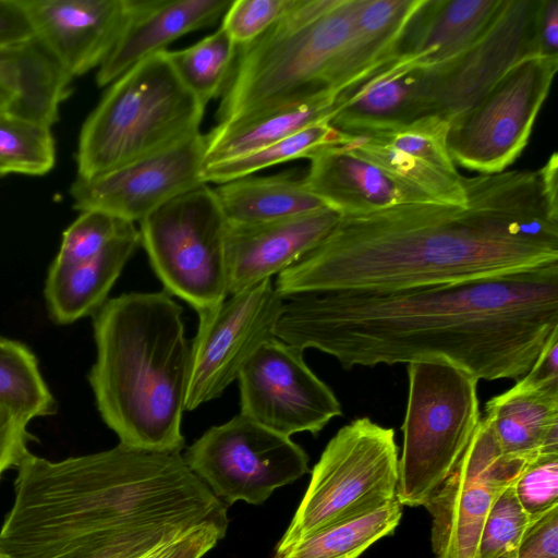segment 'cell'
Returning <instances> with one entry per match:
<instances>
[{
	"instance_id": "1",
	"label": "cell",
	"mask_w": 558,
	"mask_h": 558,
	"mask_svg": "<svg viewBox=\"0 0 558 558\" xmlns=\"http://www.w3.org/2000/svg\"><path fill=\"white\" fill-rule=\"evenodd\" d=\"M558 156L542 168L462 177L465 205L405 203L343 215L277 276L283 298L389 292L558 264Z\"/></svg>"
},
{
	"instance_id": "2",
	"label": "cell",
	"mask_w": 558,
	"mask_h": 558,
	"mask_svg": "<svg viewBox=\"0 0 558 558\" xmlns=\"http://www.w3.org/2000/svg\"><path fill=\"white\" fill-rule=\"evenodd\" d=\"M558 329V264L389 292L289 298L275 337L344 369L442 359L477 380L520 379Z\"/></svg>"
},
{
	"instance_id": "3",
	"label": "cell",
	"mask_w": 558,
	"mask_h": 558,
	"mask_svg": "<svg viewBox=\"0 0 558 558\" xmlns=\"http://www.w3.org/2000/svg\"><path fill=\"white\" fill-rule=\"evenodd\" d=\"M16 471L0 529L7 558H51L97 534L144 524L194 520L228 527L226 505L179 451L119 444L59 461L31 452Z\"/></svg>"
},
{
	"instance_id": "4",
	"label": "cell",
	"mask_w": 558,
	"mask_h": 558,
	"mask_svg": "<svg viewBox=\"0 0 558 558\" xmlns=\"http://www.w3.org/2000/svg\"><path fill=\"white\" fill-rule=\"evenodd\" d=\"M182 313L163 290L123 293L93 315L96 359L88 383L119 444L149 451L184 448L191 341Z\"/></svg>"
},
{
	"instance_id": "5",
	"label": "cell",
	"mask_w": 558,
	"mask_h": 558,
	"mask_svg": "<svg viewBox=\"0 0 558 558\" xmlns=\"http://www.w3.org/2000/svg\"><path fill=\"white\" fill-rule=\"evenodd\" d=\"M357 5L359 0H294L262 36L239 47L217 123L333 97L328 72Z\"/></svg>"
},
{
	"instance_id": "6",
	"label": "cell",
	"mask_w": 558,
	"mask_h": 558,
	"mask_svg": "<svg viewBox=\"0 0 558 558\" xmlns=\"http://www.w3.org/2000/svg\"><path fill=\"white\" fill-rule=\"evenodd\" d=\"M205 108L167 50L142 60L111 83L84 122L77 178L93 179L194 136Z\"/></svg>"
},
{
	"instance_id": "7",
	"label": "cell",
	"mask_w": 558,
	"mask_h": 558,
	"mask_svg": "<svg viewBox=\"0 0 558 558\" xmlns=\"http://www.w3.org/2000/svg\"><path fill=\"white\" fill-rule=\"evenodd\" d=\"M408 378L396 497L417 507L451 474L476 432L478 380L442 359L408 364Z\"/></svg>"
},
{
	"instance_id": "8",
	"label": "cell",
	"mask_w": 558,
	"mask_h": 558,
	"mask_svg": "<svg viewBox=\"0 0 558 558\" xmlns=\"http://www.w3.org/2000/svg\"><path fill=\"white\" fill-rule=\"evenodd\" d=\"M398 483L399 449L393 428L366 416L354 418L326 445L276 547L391 502L397 498Z\"/></svg>"
},
{
	"instance_id": "9",
	"label": "cell",
	"mask_w": 558,
	"mask_h": 558,
	"mask_svg": "<svg viewBox=\"0 0 558 558\" xmlns=\"http://www.w3.org/2000/svg\"><path fill=\"white\" fill-rule=\"evenodd\" d=\"M138 231L165 291L189 303L198 316L229 296L227 220L207 184L150 213Z\"/></svg>"
},
{
	"instance_id": "10",
	"label": "cell",
	"mask_w": 558,
	"mask_h": 558,
	"mask_svg": "<svg viewBox=\"0 0 558 558\" xmlns=\"http://www.w3.org/2000/svg\"><path fill=\"white\" fill-rule=\"evenodd\" d=\"M557 69L558 56L524 58L453 117L446 140L453 163L482 174L506 171L529 143Z\"/></svg>"
},
{
	"instance_id": "11",
	"label": "cell",
	"mask_w": 558,
	"mask_h": 558,
	"mask_svg": "<svg viewBox=\"0 0 558 558\" xmlns=\"http://www.w3.org/2000/svg\"><path fill=\"white\" fill-rule=\"evenodd\" d=\"M183 459L225 505L242 500L259 506L275 489L308 472L302 447L241 413L207 429Z\"/></svg>"
},
{
	"instance_id": "12",
	"label": "cell",
	"mask_w": 558,
	"mask_h": 558,
	"mask_svg": "<svg viewBox=\"0 0 558 558\" xmlns=\"http://www.w3.org/2000/svg\"><path fill=\"white\" fill-rule=\"evenodd\" d=\"M284 299L266 279L198 316L191 341L185 411L219 398L257 348L275 338Z\"/></svg>"
},
{
	"instance_id": "13",
	"label": "cell",
	"mask_w": 558,
	"mask_h": 558,
	"mask_svg": "<svg viewBox=\"0 0 558 558\" xmlns=\"http://www.w3.org/2000/svg\"><path fill=\"white\" fill-rule=\"evenodd\" d=\"M303 352L276 337L262 343L236 379L240 413L288 437L316 436L341 416L338 398L307 366Z\"/></svg>"
},
{
	"instance_id": "14",
	"label": "cell",
	"mask_w": 558,
	"mask_h": 558,
	"mask_svg": "<svg viewBox=\"0 0 558 558\" xmlns=\"http://www.w3.org/2000/svg\"><path fill=\"white\" fill-rule=\"evenodd\" d=\"M529 463L502 454L486 421L451 474L423 505L432 517L434 558H475L485 519Z\"/></svg>"
},
{
	"instance_id": "15",
	"label": "cell",
	"mask_w": 558,
	"mask_h": 558,
	"mask_svg": "<svg viewBox=\"0 0 558 558\" xmlns=\"http://www.w3.org/2000/svg\"><path fill=\"white\" fill-rule=\"evenodd\" d=\"M538 2L501 0L489 23L468 48L425 69L427 116L449 122L475 105L515 63L539 54L535 34Z\"/></svg>"
},
{
	"instance_id": "16",
	"label": "cell",
	"mask_w": 558,
	"mask_h": 558,
	"mask_svg": "<svg viewBox=\"0 0 558 558\" xmlns=\"http://www.w3.org/2000/svg\"><path fill=\"white\" fill-rule=\"evenodd\" d=\"M205 138L194 136L148 157L93 179L72 183L69 194L77 210H98L133 222L206 183Z\"/></svg>"
},
{
	"instance_id": "17",
	"label": "cell",
	"mask_w": 558,
	"mask_h": 558,
	"mask_svg": "<svg viewBox=\"0 0 558 558\" xmlns=\"http://www.w3.org/2000/svg\"><path fill=\"white\" fill-rule=\"evenodd\" d=\"M37 37L73 78L105 61L125 23L129 0H22Z\"/></svg>"
},
{
	"instance_id": "18",
	"label": "cell",
	"mask_w": 558,
	"mask_h": 558,
	"mask_svg": "<svg viewBox=\"0 0 558 558\" xmlns=\"http://www.w3.org/2000/svg\"><path fill=\"white\" fill-rule=\"evenodd\" d=\"M329 207L254 225L227 222L226 263L229 295L279 275L315 247L337 225Z\"/></svg>"
},
{
	"instance_id": "19",
	"label": "cell",
	"mask_w": 558,
	"mask_h": 558,
	"mask_svg": "<svg viewBox=\"0 0 558 558\" xmlns=\"http://www.w3.org/2000/svg\"><path fill=\"white\" fill-rule=\"evenodd\" d=\"M426 71L393 56L341 90L329 123L349 135L395 130L427 116Z\"/></svg>"
},
{
	"instance_id": "20",
	"label": "cell",
	"mask_w": 558,
	"mask_h": 558,
	"mask_svg": "<svg viewBox=\"0 0 558 558\" xmlns=\"http://www.w3.org/2000/svg\"><path fill=\"white\" fill-rule=\"evenodd\" d=\"M232 0H129V12L113 48L98 68L99 87L111 84L142 60L167 50L178 38L209 27Z\"/></svg>"
},
{
	"instance_id": "21",
	"label": "cell",
	"mask_w": 558,
	"mask_h": 558,
	"mask_svg": "<svg viewBox=\"0 0 558 558\" xmlns=\"http://www.w3.org/2000/svg\"><path fill=\"white\" fill-rule=\"evenodd\" d=\"M308 159L305 185L341 216L368 214L398 204L437 202L340 144L324 147Z\"/></svg>"
},
{
	"instance_id": "22",
	"label": "cell",
	"mask_w": 558,
	"mask_h": 558,
	"mask_svg": "<svg viewBox=\"0 0 558 558\" xmlns=\"http://www.w3.org/2000/svg\"><path fill=\"white\" fill-rule=\"evenodd\" d=\"M501 0H422L398 40L395 56L421 68L441 64L483 32Z\"/></svg>"
},
{
	"instance_id": "23",
	"label": "cell",
	"mask_w": 558,
	"mask_h": 558,
	"mask_svg": "<svg viewBox=\"0 0 558 558\" xmlns=\"http://www.w3.org/2000/svg\"><path fill=\"white\" fill-rule=\"evenodd\" d=\"M141 244L135 223H129L99 254L75 265L51 264L44 295L57 324L66 325L94 315L129 259Z\"/></svg>"
},
{
	"instance_id": "24",
	"label": "cell",
	"mask_w": 558,
	"mask_h": 558,
	"mask_svg": "<svg viewBox=\"0 0 558 558\" xmlns=\"http://www.w3.org/2000/svg\"><path fill=\"white\" fill-rule=\"evenodd\" d=\"M422 0H359L345 40L327 76L336 97L365 73L395 56L398 40Z\"/></svg>"
},
{
	"instance_id": "25",
	"label": "cell",
	"mask_w": 558,
	"mask_h": 558,
	"mask_svg": "<svg viewBox=\"0 0 558 558\" xmlns=\"http://www.w3.org/2000/svg\"><path fill=\"white\" fill-rule=\"evenodd\" d=\"M484 411L504 456L531 463L558 453V391L514 385L489 399Z\"/></svg>"
},
{
	"instance_id": "26",
	"label": "cell",
	"mask_w": 558,
	"mask_h": 558,
	"mask_svg": "<svg viewBox=\"0 0 558 558\" xmlns=\"http://www.w3.org/2000/svg\"><path fill=\"white\" fill-rule=\"evenodd\" d=\"M228 223L254 225L291 218L328 207L294 171L246 175L213 189Z\"/></svg>"
},
{
	"instance_id": "27",
	"label": "cell",
	"mask_w": 558,
	"mask_h": 558,
	"mask_svg": "<svg viewBox=\"0 0 558 558\" xmlns=\"http://www.w3.org/2000/svg\"><path fill=\"white\" fill-rule=\"evenodd\" d=\"M335 97H323L232 122L217 123L205 138V166L266 147L312 124L330 121Z\"/></svg>"
},
{
	"instance_id": "28",
	"label": "cell",
	"mask_w": 558,
	"mask_h": 558,
	"mask_svg": "<svg viewBox=\"0 0 558 558\" xmlns=\"http://www.w3.org/2000/svg\"><path fill=\"white\" fill-rule=\"evenodd\" d=\"M402 507L396 498L363 515L327 525L276 547L274 558H359L374 543L393 533L402 518Z\"/></svg>"
},
{
	"instance_id": "29",
	"label": "cell",
	"mask_w": 558,
	"mask_h": 558,
	"mask_svg": "<svg viewBox=\"0 0 558 558\" xmlns=\"http://www.w3.org/2000/svg\"><path fill=\"white\" fill-rule=\"evenodd\" d=\"M340 145L381 168L393 178L420 189L437 202L453 205L466 204V194L459 173L438 169L371 135L348 134L345 142Z\"/></svg>"
},
{
	"instance_id": "30",
	"label": "cell",
	"mask_w": 558,
	"mask_h": 558,
	"mask_svg": "<svg viewBox=\"0 0 558 558\" xmlns=\"http://www.w3.org/2000/svg\"><path fill=\"white\" fill-rule=\"evenodd\" d=\"M347 137L348 134L335 129L329 121H322L258 150L208 163L204 167L203 180L206 184H222L279 163L308 159L324 147L342 144Z\"/></svg>"
},
{
	"instance_id": "31",
	"label": "cell",
	"mask_w": 558,
	"mask_h": 558,
	"mask_svg": "<svg viewBox=\"0 0 558 558\" xmlns=\"http://www.w3.org/2000/svg\"><path fill=\"white\" fill-rule=\"evenodd\" d=\"M239 47L220 26L190 47L167 50L184 84L206 106L222 96L232 75Z\"/></svg>"
},
{
	"instance_id": "32",
	"label": "cell",
	"mask_w": 558,
	"mask_h": 558,
	"mask_svg": "<svg viewBox=\"0 0 558 558\" xmlns=\"http://www.w3.org/2000/svg\"><path fill=\"white\" fill-rule=\"evenodd\" d=\"M0 403L27 421L51 415L56 401L35 354L22 342L0 337Z\"/></svg>"
},
{
	"instance_id": "33",
	"label": "cell",
	"mask_w": 558,
	"mask_h": 558,
	"mask_svg": "<svg viewBox=\"0 0 558 558\" xmlns=\"http://www.w3.org/2000/svg\"><path fill=\"white\" fill-rule=\"evenodd\" d=\"M202 524L209 523L186 520L113 530L80 542L51 558H143Z\"/></svg>"
},
{
	"instance_id": "34",
	"label": "cell",
	"mask_w": 558,
	"mask_h": 558,
	"mask_svg": "<svg viewBox=\"0 0 558 558\" xmlns=\"http://www.w3.org/2000/svg\"><path fill=\"white\" fill-rule=\"evenodd\" d=\"M54 162L50 125L12 112L0 113V175H43Z\"/></svg>"
},
{
	"instance_id": "35",
	"label": "cell",
	"mask_w": 558,
	"mask_h": 558,
	"mask_svg": "<svg viewBox=\"0 0 558 558\" xmlns=\"http://www.w3.org/2000/svg\"><path fill=\"white\" fill-rule=\"evenodd\" d=\"M530 518L520 505L513 485L493 504L483 524L475 558H518Z\"/></svg>"
},
{
	"instance_id": "36",
	"label": "cell",
	"mask_w": 558,
	"mask_h": 558,
	"mask_svg": "<svg viewBox=\"0 0 558 558\" xmlns=\"http://www.w3.org/2000/svg\"><path fill=\"white\" fill-rule=\"evenodd\" d=\"M449 122L438 116H424L395 130L368 134L376 140L427 163L458 173L447 149Z\"/></svg>"
},
{
	"instance_id": "37",
	"label": "cell",
	"mask_w": 558,
	"mask_h": 558,
	"mask_svg": "<svg viewBox=\"0 0 558 558\" xmlns=\"http://www.w3.org/2000/svg\"><path fill=\"white\" fill-rule=\"evenodd\" d=\"M129 222L98 210L82 211L63 232L56 265H75L99 254Z\"/></svg>"
},
{
	"instance_id": "38",
	"label": "cell",
	"mask_w": 558,
	"mask_h": 558,
	"mask_svg": "<svg viewBox=\"0 0 558 558\" xmlns=\"http://www.w3.org/2000/svg\"><path fill=\"white\" fill-rule=\"evenodd\" d=\"M294 0H232L221 27L238 47H243L270 28Z\"/></svg>"
},
{
	"instance_id": "39",
	"label": "cell",
	"mask_w": 558,
	"mask_h": 558,
	"mask_svg": "<svg viewBox=\"0 0 558 558\" xmlns=\"http://www.w3.org/2000/svg\"><path fill=\"white\" fill-rule=\"evenodd\" d=\"M513 488L530 519L558 506V453L543 454L529 463Z\"/></svg>"
},
{
	"instance_id": "40",
	"label": "cell",
	"mask_w": 558,
	"mask_h": 558,
	"mask_svg": "<svg viewBox=\"0 0 558 558\" xmlns=\"http://www.w3.org/2000/svg\"><path fill=\"white\" fill-rule=\"evenodd\" d=\"M29 421L0 403V480L9 469H16L31 453L36 438L28 430Z\"/></svg>"
},
{
	"instance_id": "41",
	"label": "cell",
	"mask_w": 558,
	"mask_h": 558,
	"mask_svg": "<svg viewBox=\"0 0 558 558\" xmlns=\"http://www.w3.org/2000/svg\"><path fill=\"white\" fill-rule=\"evenodd\" d=\"M518 558H558V506L530 519Z\"/></svg>"
},
{
	"instance_id": "42",
	"label": "cell",
	"mask_w": 558,
	"mask_h": 558,
	"mask_svg": "<svg viewBox=\"0 0 558 558\" xmlns=\"http://www.w3.org/2000/svg\"><path fill=\"white\" fill-rule=\"evenodd\" d=\"M37 37L22 0H0V54Z\"/></svg>"
},
{
	"instance_id": "43",
	"label": "cell",
	"mask_w": 558,
	"mask_h": 558,
	"mask_svg": "<svg viewBox=\"0 0 558 558\" xmlns=\"http://www.w3.org/2000/svg\"><path fill=\"white\" fill-rule=\"evenodd\" d=\"M515 385L527 390L558 391V329L550 335L530 371Z\"/></svg>"
},
{
	"instance_id": "44",
	"label": "cell",
	"mask_w": 558,
	"mask_h": 558,
	"mask_svg": "<svg viewBox=\"0 0 558 558\" xmlns=\"http://www.w3.org/2000/svg\"><path fill=\"white\" fill-rule=\"evenodd\" d=\"M227 530L215 524H202L172 543L161 558H202L226 535Z\"/></svg>"
},
{
	"instance_id": "45",
	"label": "cell",
	"mask_w": 558,
	"mask_h": 558,
	"mask_svg": "<svg viewBox=\"0 0 558 558\" xmlns=\"http://www.w3.org/2000/svg\"><path fill=\"white\" fill-rule=\"evenodd\" d=\"M535 34L541 56H558V0H539Z\"/></svg>"
},
{
	"instance_id": "46",
	"label": "cell",
	"mask_w": 558,
	"mask_h": 558,
	"mask_svg": "<svg viewBox=\"0 0 558 558\" xmlns=\"http://www.w3.org/2000/svg\"><path fill=\"white\" fill-rule=\"evenodd\" d=\"M170 545L165 546V547H162V548H160V549H158V550H156V551H154V553H151V554H149V555H147V556H145L143 558H161Z\"/></svg>"
},
{
	"instance_id": "47",
	"label": "cell",
	"mask_w": 558,
	"mask_h": 558,
	"mask_svg": "<svg viewBox=\"0 0 558 558\" xmlns=\"http://www.w3.org/2000/svg\"><path fill=\"white\" fill-rule=\"evenodd\" d=\"M0 558H7L3 554L0 553Z\"/></svg>"
}]
</instances>
